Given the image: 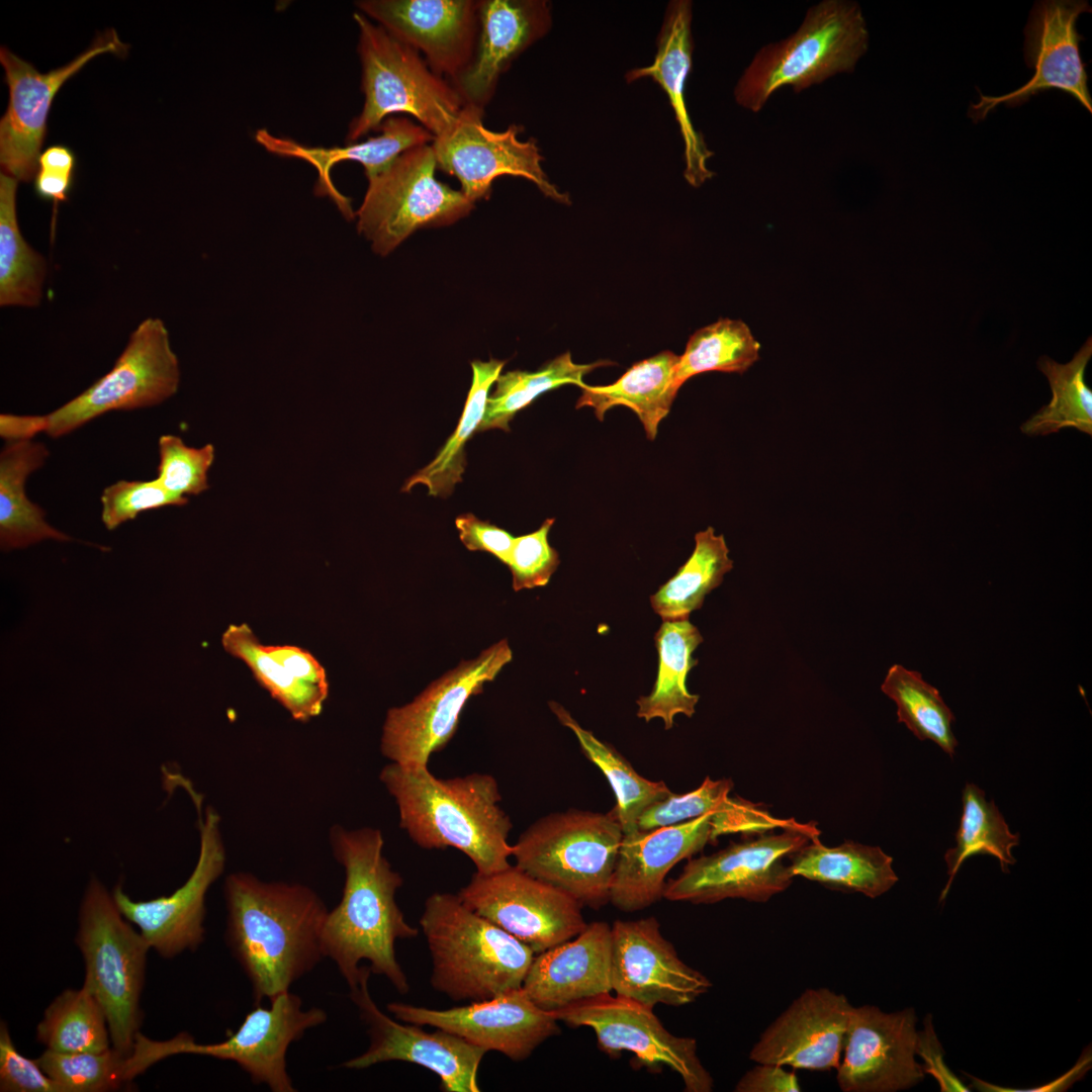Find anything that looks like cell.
I'll return each mask as SVG.
<instances>
[{"mask_svg":"<svg viewBox=\"0 0 1092 1092\" xmlns=\"http://www.w3.org/2000/svg\"><path fill=\"white\" fill-rule=\"evenodd\" d=\"M330 842L345 882L341 901L329 910L324 924L325 957L335 963L349 988L357 984L360 964L366 961L372 974L385 977L398 993L406 994L410 985L395 942L416 937L418 929L406 922L396 903L403 880L383 855L381 831L334 826Z\"/></svg>","mask_w":1092,"mask_h":1092,"instance_id":"6da1fadb","label":"cell"},{"mask_svg":"<svg viewBox=\"0 0 1092 1092\" xmlns=\"http://www.w3.org/2000/svg\"><path fill=\"white\" fill-rule=\"evenodd\" d=\"M223 896L226 944L255 1003L289 991L326 958L322 933L329 910L311 888L238 872L225 878Z\"/></svg>","mask_w":1092,"mask_h":1092,"instance_id":"7a4b0ae2","label":"cell"},{"mask_svg":"<svg viewBox=\"0 0 1092 1092\" xmlns=\"http://www.w3.org/2000/svg\"><path fill=\"white\" fill-rule=\"evenodd\" d=\"M380 782L394 799L399 825L420 847H453L476 872L490 874L511 866L512 821L499 806L496 780L488 774L435 777L428 765L390 762Z\"/></svg>","mask_w":1092,"mask_h":1092,"instance_id":"3957f363","label":"cell"},{"mask_svg":"<svg viewBox=\"0 0 1092 1092\" xmlns=\"http://www.w3.org/2000/svg\"><path fill=\"white\" fill-rule=\"evenodd\" d=\"M420 925L432 958L431 984L454 1001H483L521 988L535 958L458 894L430 895Z\"/></svg>","mask_w":1092,"mask_h":1092,"instance_id":"277c9868","label":"cell"},{"mask_svg":"<svg viewBox=\"0 0 1092 1092\" xmlns=\"http://www.w3.org/2000/svg\"><path fill=\"white\" fill-rule=\"evenodd\" d=\"M868 47L860 6L850 0H823L807 10L793 34L760 48L735 85V101L759 112L784 87L800 93L837 74L851 73Z\"/></svg>","mask_w":1092,"mask_h":1092,"instance_id":"5b68a950","label":"cell"},{"mask_svg":"<svg viewBox=\"0 0 1092 1092\" xmlns=\"http://www.w3.org/2000/svg\"><path fill=\"white\" fill-rule=\"evenodd\" d=\"M359 30L363 109L349 124L347 143L378 130L388 116L415 117L434 138L445 133L465 105L456 88L436 74L422 55L360 12Z\"/></svg>","mask_w":1092,"mask_h":1092,"instance_id":"8992f818","label":"cell"},{"mask_svg":"<svg viewBox=\"0 0 1092 1092\" xmlns=\"http://www.w3.org/2000/svg\"><path fill=\"white\" fill-rule=\"evenodd\" d=\"M76 944L85 964L83 986L105 1012L112 1048L127 1057L142 1023L140 999L151 946L95 877L81 901Z\"/></svg>","mask_w":1092,"mask_h":1092,"instance_id":"52a82bcc","label":"cell"},{"mask_svg":"<svg viewBox=\"0 0 1092 1092\" xmlns=\"http://www.w3.org/2000/svg\"><path fill=\"white\" fill-rule=\"evenodd\" d=\"M611 810L571 809L551 813L530 825L513 845L516 866L599 909L610 902L611 885L623 838Z\"/></svg>","mask_w":1092,"mask_h":1092,"instance_id":"ba28073f","label":"cell"},{"mask_svg":"<svg viewBox=\"0 0 1092 1092\" xmlns=\"http://www.w3.org/2000/svg\"><path fill=\"white\" fill-rule=\"evenodd\" d=\"M431 144L407 149L368 178L357 210V230L372 250L386 256L419 229L449 225L468 215L474 202L436 178Z\"/></svg>","mask_w":1092,"mask_h":1092,"instance_id":"9c48e42d","label":"cell"},{"mask_svg":"<svg viewBox=\"0 0 1092 1092\" xmlns=\"http://www.w3.org/2000/svg\"><path fill=\"white\" fill-rule=\"evenodd\" d=\"M269 1001L267 1007L255 1003L239 1028L222 1041L198 1043L187 1032L168 1040L144 1035L139 1041L140 1056L149 1067L181 1054L232 1061L254 1084H265L273 1092H294L287 1070L288 1048L306 1030L324 1024L328 1014L320 1007L303 1009L301 998L290 990Z\"/></svg>","mask_w":1092,"mask_h":1092,"instance_id":"30bf717a","label":"cell"},{"mask_svg":"<svg viewBox=\"0 0 1092 1092\" xmlns=\"http://www.w3.org/2000/svg\"><path fill=\"white\" fill-rule=\"evenodd\" d=\"M768 832L689 860L666 883L663 898L694 904L725 899L766 902L784 892L795 878L784 858L820 836V830L815 822H797L779 833Z\"/></svg>","mask_w":1092,"mask_h":1092,"instance_id":"8fae6325","label":"cell"},{"mask_svg":"<svg viewBox=\"0 0 1092 1092\" xmlns=\"http://www.w3.org/2000/svg\"><path fill=\"white\" fill-rule=\"evenodd\" d=\"M179 361L162 320L148 317L130 334L113 367L82 393L47 415L46 433L63 437L112 411L158 405L179 387Z\"/></svg>","mask_w":1092,"mask_h":1092,"instance_id":"7c38bea8","label":"cell"},{"mask_svg":"<svg viewBox=\"0 0 1092 1092\" xmlns=\"http://www.w3.org/2000/svg\"><path fill=\"white\" fill-rule=\"evenodd\" d=\"M512 659L508 640H499L432 681L411 703L389 709L380 740L382 754L401 765H428L431 755L454 736L470 698L482 693Z\"/></svg>","mask_w":1092,"mask_h":1092,"instance_id":"4fadbf2b","label":"cell"},{"mask_svg":"<svg viewBox=\"0 0 1092 1092\" xmlns=\"http://www.w3.org/2000/svg\"><path fill=\"white\" fill-rule=\"evenodd\" d=\"M552 1013L569 1026L590 1027L600 1049L611 1057L631 1052L648 1069L667 1067L675 1072L687 1092L713 1090L714 1080L698 1057L697 1040L669 1032L649 1006L606 993Z\"/></svg>","mask_w":1092,"mask_h":1092,"instance_id":"5bb4252c","label":"cell"},{"mask_svg":"<svg viewBox=\"0 0 1092 1092\" xmlns=\"http://www.w3.org/2000/svg\"><path fill=\"white\" fill-rule=\"evenodd\" d=\"M458 896L534 953L573 938L587 924L579 902L516 864L490 874L475 872Z\"/></svg>","mask_w":1092,"mask_h":1092,"instance_id":"9a60e30c","label":"cell"},{"mask_svg":"<svg viewBox=\"0 0 1092 1092\" xmlns=\"http://www.w3.org/2000/svg\"><path fill=\"white\" fill-rule=\"evenodd\" d=\"M483 115L484 109L465 104L454 124L432 142L437 167L460 181L462 193L474 203L486 199L492 182L507 175L528 179L546 197L570 204L569 195L552 184L543 170L537 141H521L524 127L519 124L490 130L483 124Z\"/></svg>","mask_w":1092,"mask_h":1092,"instance_id":"2e32d148","label":"cell"},{"mask_svg":"<svg viewBox=\"0 0 1092 1092\" xmlns=\"http://www.w3.org/2000/svg\"><path fill=\"white\" fill-rule=\"evenodd\" d=\"M371 974L368 965H362L357 984L350 988V998L367 1026L369 1045L342 1067L362 1070L401 1061L437 1074L445 1092H479L477 1074L487 1052L446 1030L436 1028L428 1032L420 1025L399 1023L386 1015L369 991Z\"/></svg>","mask_w":1092,"mask_h":1092,"instance_id":"e0dca14e","label":"cell"},{"mask_svg":"<svg viewBox=\"0 0 1092 1092\" xmlns=\"http://www.w3.org/2000/svg\"><path fill=\"white\" fill-rule=\"evenodd\" d=\"M126 50L116 31L107 29L70 63L40 73L8 48L1 47L0 62L9 89V103L0 120V164L5 174L18 182H29L35 177L49 112L59 89L96 56L125 55Z\"/></svg>","mask_w":1092,"mask_h":1092,"instance_id":"ac0fdd59","label":"cell"},{"mask_svg":"<svg viewBox=\"0 0 1092 1092\" xmlns=\"http://www.w3.org/2000/svg\"><path fill=\"white\" fill-rule=\"evenodd\" d=\"M198 819L199 855L182 886L168 896L148 901L132 900L120 884L112 890L122 915L139 927L151 948L165 959L196 950L203 942L206 895L224 871L226 853L217 812L208 807L204 818L199 812Z\"/></svg>","mask_w":1092,"mask_h":1092,"instance_id":"d6986e66","label":"cell"},{"mask_svg":"<svg viewBox=\"0 0 1092 1092\" xmlns=\"http://www.w3.org/2000/svg\"><path fill=\"white\" fill-rule=\"evenodd\" d=\"M386 1007L401 1022L446 1030L515 1062L529 1058L560 1030L553 1013L536 1005L522 987L491 999L443 1010L401 1002H391Z\"/></svg>","mask_w":1092,"mask_h":1092,"instance_id":"ffe728a7","label":"cell"},{"mask_svg":"<svg viewBox=\"0 0 1092 1092\" xmlns=\"http://www.w3.org/2000/svg\"><path fill=\"white\" fill-rule=\"evenodd\" d=\"M1088 11L1091 7L1086 1L1036 3L1024 29V55L1027 65L1034 70L1032 78L1005 95L980 94V101L970 106V117L974 121L984 119L999 104L1015 107L1050 89L1068 93L1092 112L1088 76L1079 48L1082 37L1076 28L1078 17Z\"/></svg>","mask_w":1092,"mask_h":1092,"instance_id":"44dd1931","label":"cell"},{"mask_svg":"<svg viewBox=\"0 0 1092 1092\" xmlns=\"http://www.w3.org/2000/svg\"><path fill=\"white\" fill-rule=\"evenodd\" d=\"M913 1008L886 1013L877 1006H852L837 1084L843 1092H896L924 1079L916 1060Z\"/></svg>","mask_w":1092,"mask_h":1092,"instance_id":"7402d4cb","label":"cell"},{"mask_svg":"<svg viewBox=\"0 0 1092 1092\" xmlns=\"http://www.w3.org/2000/svg\"><path fill=\"white\" fill-rule=\"evenodd\" d=\"M611 929V982L616 995L651 1008L679 1007L712 987L704 974L681 961L655 917L616 920Z\"/></svg>","mask_w":1092,"mask_h":1092,"instance_id":"603a6c76","label":"cell"},{"mask_svg":"<svg viewBox=\"0 0 1092 1092\" xmlns=\"http://www.w3.org/2000/svg\"><path fill=\"white\" fill-rule=\"evenodd\" d=\"M355 5L453 83L470 66L479 30L478 0H361Z\"/></svg>","mask_w":1092,"mask_h":1092,"instance_id":"cb8c5ba5","label":"cell"},{"mask_svg":"<svg viewBox=\"0 0 1092 1092\" xmlns=\"http://www.w3.org/2000/svg\"><path fill=\"white\" fill-rule=\"evenodd\" d=\"M851 1008L843 994L808 989L761 1033L749 1058L795 1069H837Z\"/></svg>","mask_w":1092,"mask_h":1092,"instance_id":"d4e9b609","label":"cell"},{"mask_svg":"<svg viewBox=\"0 0 1092 1092\" xmlns=\"http://www.w3.org/2000/svg\"><path fill=\"white\" fill-rule=\"evenodd\" d=\"M717 812L653 830L623 834L610 902L621 911L634 912L663 898L668 872L721 836Z\"/></svg>","mask_w":1092,"mask_h":1092,"instance_id":"484cf974","label":"cell"},{"mask_svg":"<svg viewBox=\"0 0 1092 1092\" xmlns=\"http://www.w3.org/2000/svg\"><path fill=\"white\" fill-rule=\"evenodd\" d=\"M478 17L473 60L453 86L465 104L484 109L500 76L550 30L551 5L546 0H478Z\"/></svg>","mask_w":1092,"mask_h":1092,"instance_id":"4316f807","label":"cell"},{"mask_svg":"<svg viewBox=\"0 0 1092 1092\" xmlns=\"http://www.w3.org/2000/svg\"><path fill=\"white\" fill-rule=\"evenodd\" d=\"M611 926L592 922L573 938L538 953L522 988L536 1005L550 1012L611 993Z\"/></svg>","mask_w":1092,"mask_h":1092,"instance_id":"83f0119b","label":"cell"},{"mask_svg":"<svg viewBox=\"0 0 1092 1092\" xmlns=\"http://www.w3.org/2000/svg\"><path fill=\"white\" fill-rule=\"evenodd\" d=\"M221 643L293 719L304 722L321 714L329 682L324 667L310 652L295 645L262 644L247 624L230 625Z\"/></svg>","mask_w":1092,"mask_h":1092,"instance_id":"f1b7e54d","label":"cell"},{"mask_svg":"<svg viewBox=\"0 0 1092 1092\" xmlns=\"http://www.w3.org/2000/svg\"><path fill=\"white\" fill-rule=\"evenodd\" d=\"M692 16L691 1H671L657 36L653 63L630 70L625 78L628 83L651 78L666 93L684 141V177L691 186L700 187L714 176L707 166L714 153L707 147L703 134L695 128L686 105L685 88L694 50Z\"/></svg>","mask_w":1092,"mask_h":1092,"instance_id":"f546056e","label":"cell"},{"mask_svg":"<svg viewBox=\"0 0 1092 1092\" xmlns=\"http://www.w3.org/2000/svg\"><path fill=\"white\" fill-rule=\"evenodd\" d=\"M380 134L364 142L350 143L345 147H307L290 139L271 134L267 129L257 130L255 139L268 152L297 158L308 162L317 171L314 192L327 196L347 218L355 217L351 201L334 185L331 170L342 161H355L364 167L368 178L383 171L398 155L410 148L431 144L434 135L420 123L398 114L388 116L379 126Z\"/></svg>","mask_w":1092,"mask_h":1092,"instance_id":"4dcf8cb0","label":"cell"},{"mask_svg":"<svg viewBox=\"0 0 1092 1092\" xmlns=\"http://www.w3.org/2000/svg\"><path fill=\"white\" fill-rule=\"evenodd\" d=\"M679 356L660 352L633 364L620 378L608 385L581 387L576 408L589 406L603 421L607 411L623 405L632 410L643 425L646 437L654 440L659 423L669 413L679 390L675 371Z\"/></svg>","mask_w":1092,"mask_h":1092,"instance_id":"1f68e13d","label":"cell"},{"mask_svg":"<svg viewBox=\"0 0 1092 1092\" xmlns=\"http://www.w3.org/2000/svg\"><path fill=\"white\" fill-rule=\"evenodd\" d=\"M794 877L825 887L877 898L897 882L893 858L879 846L845 841L826 846L814 837L790 856Z\"/></svg>","mask_w":1092,"mask_h":1092,"instance_id":"d6a6232c","label":"cell"},{"mask_svg":"<svg viewBox=\"0 0 1092 1092\" xmlns=\"http://www.w3.org/2000/svg\"><path fill=\"white\" fill-rule=\"evenodd\" d=\"M50 452L40 442H7L0 453V544L4 551L25 548L46 539L71 537L46 521V512L25 492L29 474L40 468Z\"/></svg>","mask_w":1092,"mask_h":1092,"instance_id":"836d02e7","label":"cell"},{"mask_svg":"<svg viewBox=\"0 0 1092 1092\" xmlns=\"http://www.w3.org/2000/svg\"><path fill=\"white\" fill-rule=\"evenodd\" d=\"M703 640L699 629L689 619L663 621L654 636L658 652L657 676L651 693L636 702L639 718L646 722L659 718L668 730L676 715H694L699 696L689 692L686 681L690 670L698 664L692 654Z\"/></svg>","mask_w":1092,"mask_h":1092,"instance_id":"e575fe53","label":"cell"},{"mask_svg":"<svg viewBox=\"0 0 1092 1092\" xmlns=\"http://www.w3.org/2000/svg\"><path fill=\"white\" fill-rule=\"evenodd\" d=\"M549 708L558 721L574 733L582 753L610 783L616 796V806L612 810L623 833L637 830V821L643 811L668 796L671 793L669 788L662 781L654 782L640 776L612 745L582 728L559 703L551 701Z\"/></svg>","mask_w":1092,"mask_h":1092,"instance_id":"d590c367","label":"cell"},{"mask_svg":"<svg viewBox=\"0 0 1092 1092\" xmlns=\"http://www.w3.org/2000/svg\"><path fill=\"white\" fill-rule=\"evenodd\" d=\"M506 361L490 359L471 362L472 382L458 425L439 450L436 457L424 468L406 479L401 490L410 491L418 484L425 485L433 496H448L462 480L465 469V445L477 432L485 413L488 392L499 376Z\"/></svg>","mask_w":1092,"mask_h":1092,"instance_id":"8d00e7d4","label":"cell"},{"mask_svg":"<svg viewBox=\"0 0 1092 1092\" xmlns=\"http://www.w3.org/2000/svg\"><path fill=\"white\" fill-rule=\"evenodd\" d=\"M18 181L0 175V305L35 307L41 302L47 275L44 257L21 235L16 213Z\"/></svg>","mask_w":1092,"mask_h":1092,"instance_id":"74e56055","label":"cell"},{"mask_svg":"<svg viewBox=\"0 0 1092 1092\" xmlns=\"http://www.w3.org/2000/svg\"><path fill=\"white\" fill-rule=\"evenodd\" d=\"M733 567L723 535L708 527L695 535L692 555L677 572L650 597L653 611L663 621L689 619L706 596L719 586Z\"/></svg>","mask_w":1092,"mask_h":1092,"instance_id":"f35d334b","label":"cell"},{"mask_svg":"<svg viewBox=\"0 0 1092 1092\" xmlns=\"http://www.w3.org/2000/svg\"><path fill=\"white\" fill-rule=\"evenodd\" d=\"M1092 356V339L1075 354L1074 358L1060 364L1042 356L1037 366L1045 375L1052 390L1050 403L1032 415L1022 426L1027 436H1046L1061 429L1074 428L1092 435V390L1085 382V370Z\"/></svg>","mask_w":1092,"mask_h":1092,"instance_id":"ab89813d","label":"cell"},{"mask_svg":"<svg viewBox=\"0 0 1092 1092\" xmlns=\"http://www.w3.org/2000/svg\"><path fill=\"white\" fill-rule=\"evenodd\" d=\"M614 365L600 360L589 364L575 363L569 352L563 353L536 371L513 370L499 374L495 389L488 396L485 413L477 432L491 429L510 431L513 418L541 394L566 384L581 387L583 377L593 370Z\"/></svg>","mask_w":1092,"mask_h":1092,"instance_id":"60d3db41","label":"cell"},{"mask_svg":"<svg viewBox=\"0 0 1092 1092\" xmlns=\"http://www.w3.org/2000/svg\"><path fill=\"white\" fill-rule=\"evenodd\" d=\"M963 814L956 833V846L944 854L948 880L941 891L943 901L963 862L972 855L995 856L1004 873L1016 859L1011 849L1019 844V834L1012 833L1004 817L993 801H987L985 793L974 784H967L962 796Z\"/></svg>","mask_w":1092,"mask_h":1092,"instance_id":"b9f144b4","label":"cell"},{"mask_svg":"<svg viewBox=\"0 0 1092 1092\" xmlns=\"http://www.w3.org/2000/svg\"><path fill=\"white\" fill-rule=\"evenodd\" d=\"M36 1039L58 1053H101L111 1039L105 1012L86 987L57 996L36 1027Z\"/></svg>","mask_w":1092,"mask_h":1092,"instance_id":"7bdbcfd3","label":"cell"},{"mask_svg":"<svg viewBox=\"0 0 1092 1092\" xmlns=\"http://www.w3.org/2000/svg\"><path fill=\"white\" fill-rule=\"evenodd\" d=\"M881 690L897 705L898 721L918 739L931 740L950 757L954 755L958 740L951 725L956 718L939 691L926 682L920 672L894 664Z\"/></svg>","mask_w":1092,"mask_h":1092,"instance_id":"ee69618b","label":"cell"},{"mask_svg":"<svg viewBox=\"0 0 1092 1092\" xmlns=\"http://www.w3.org/2000/svg\"><path fill=\"white\" fill-rule=\"evenodd\" d=\"M760 344L741 320L720 318L696 331L679 356L675 383L711 371L742 374L759 359Z\"/></svg>","mask_w":1092,"mask_h":1092,"instance_id":"f6af8a7d","label":"cell"},{"mask_svg":"<svg viewBox=\"0 0 1092 1092\" xmlns=\"http://www.w3.org/2000/svg\"><path fill=\"white\" fill-rule=\"evenodd\" d=\"M125 1056L112 1046L101 1053H58L46 1050L35 1061L64 1092H102L118 1089Z\"/></svg>","mask_w":1092,"mask_h":1092,"instance_id":"bcb514c9","label":"cell"},{"mask_svg":"<svg viewBox=\"0 0 1092 1092\" xmlns=\"http://www.w3.org/2000/svg\"><path fill=\"white\" fill-rule=\"evenodd\" d=\"M158 450L157 480L165 489L182 497L208 489L207 474L214 460L211 444L194 448L178 436L163 435L159 438Z\"/></svg>","mask_w":1092,"mask_h":1092,"instance_id":"7dc6e473","label":"cell"},{"mask_svg":"<svg viewBox=\"0 0 1092 1092\" xmlns=\"http://www.w3.org/2000/svg\"><path fill=\"white\" fill-rule=\"evenodd\" d=\"M732 788L730 779L712 780L706 777L696 790L685 794L671 792L647 807L640 815L636 829L653 830L726 809L735 800L729 797Z\"/></svg>","mask_w":1092,"mask_h":1092,"instance_id":"c3c4849f","label":"cell"},{"mask_svg":"<svg viewBox=\"0 0 1092 1092\" xmlns=\"http://www.w3.org/2000/svg\"><path fill=\"white\" fill-rule=\"evenodd\" d=\"M100 499L101 520L108 530L135 519L142 512L188 503V497L169 492L157 478L149 481L119 480L105 487Z\"/></svg>","mask_w":1092,"mask_h":1092,"instance_id":"681fc988","label":"cell"},{"mask_svg":"<svg viewBox=\"0 0 1092 1092\" xmlns=\"http://www.w3.org/2000/svg\"><path fill=\"white\" fill-rule=\"evenodd\" d=\"M554 522L548 518L536 531L515 538L507 563L515 592L546 585L557 569L559 554L548 541Z\"/></svg>","mask_w":1092,"mask_h":1092,"instance_id":"f907efd6","label":"cell"},{"mask_svg":"<svg viewBox=\"0 0 1092 1092\" xmlns=\"http://www.w3.org/2000/svg\"><path fill=\"white\" fill-rule=\"evenodd\" d=\"M0 1090L3 1092H64L35 1060L15 1048L5 1022L0 1025Z\"/></svg>","mask_w":1092,"mask_h":1092,"instance_id":"816d5d0a","label":"cell"},{"mask_svg":"<svg viewBox=\"0 0 1092 1092\" xmlns=\"http://www.w3.org/2000/svg\"><path fill=\"white\" fill-rule=\"evenodd\" d=\"M455 526L469 551L487 552L507 565L516 538L510 532L471 513L458 516Z\"/></svg>","mask_w":1092,"mask_h":1092,"instance_id":"f5cc1de1","label":"cell"},{"mask_svg":"<svg viewBox=\"0 0 1092 1092\" xmlns=\"http://www.w3.org/2000/svg\"><path fill=\"white\" fill-rule=\"evenodd\" d=\"M916 1056L923 1060L924 1074L931 1075L943 1092H969L970 1089L951 1073L943 1060V1050L936 1036L930 1014L925 1016L923 1029L917 1031Z\"/></svg>","mask_w":1092,"mask_h":1092,"instance_id":"db71d44e","label":"cell"},{"mask_svg":"<svg viewBox=\"0 0 1092 1092\" xmlns=\"http://www.w3.org/2000/svg\"><path fill=\"white\" fill-rule=\"evenodd\" d=\"M736 1092H799L796 1073L787 1071L784 1066L757 1063L737 1082Z\"/></svg>","mask_w":1092,"mask_h":1092,"instance_id":"11a10c76","label":"cell"},{"mask_svg":"<svg viewBox=\"0 0 1092 1092\" xmlns=\"http://www.w3.org/2000/svg\"><path fill=\"white\" fill-rule=\"evenodd\" d=\"M1091 1067V1053L1090 1049H1086L1082 1054L1076 1065L1056 1080L1044 1084L1042 1086L1030 1088V1089H1011L1000 1087L989 1082L980 1080L971 1075H967L971 1079V1086L979 1091L987 1092H1049V1091H1065L1074 1082L1081 1079L1084 1074Z\"/></svg>","mask_w":1092,"mask_h":1092,"instance_id":"9f6ffc18","label":"cell"},{"mask_svg":"<svg viewBox=\"0 0 1092 1092\" xmlns=\"http://www.w3.org/2000/svg\"><path fill=\"white\" fill-rule=\"evenodd\" d=\"M48 418L46 416H16L1 414L0 436L7 442L29 441L36 434L46 432Z\"/></svg>","mask_w":1092,"mask_h":1092,"instance_id":"6f0895ef","label":"cell"},{"mask_svg":"<svg viewBox=\"0 0 1092 1092\" xmlns=\"http://www.w3.org/2000/svg\"><path fill=\"white\" fill-rule=\"evenodd\" d=\"M74 175L38 169L34 177L36 194L55 203L65 201L73 185Z\"/></svg>","mask_w":1092,"mask_h":1092,"instance_id":"680465c9","label":"cell"},{"mask_svg":"<svg viewBox=\"0 0 1092 1092\" xmlns=\"http://www.w3.org/2000/svg\"><path fill=\"white\" fill-rule=\"evenodd\" d=\"M77 159L74 152L63 145L47 148L39 156L38 169L74 175Z\"/></svg>","mask_w":1092,"mask_h":1092,"instance_id":"91938a15","label":"cell"}]
</instances>
